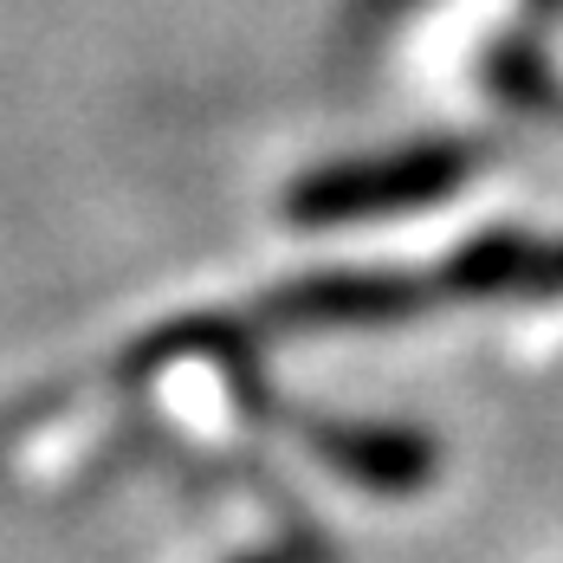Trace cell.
Listing matches in <instances>:
<instances>
[{
  "instance_id": "1",
  "label": "cell",
  "mask_w": 563,
  "mask_h": 563,
  "mask_svg": "<svg viewBox=\"0 0 563 563\" xmlns=\"http://www.w3.org/2000/svg\"><path fill=\"white\" fill-rule=\"evenodd\" d=\"M466 150L453 143H421V150H395V156H363L338 163L324 175H305L291 195L298 221H356V214H395V208H421L460 188Z\"/></svg>"
},
{
  "instance_id": "2",
  "label": "cell",
  "mask_w": 563,
  "mask_h": 563,
  "mask_svg": "<svg viewBox=\"0 0 563 563\" xmlns=\"http://www.w3.org/2000/svg\"><path fill=\"white\" fill-rule=\"evenodd\" d=\"M421 305V285L408 279H311L273 298V318L285 324H383Z\"/></svg>"
},
{
  "instance_id": "3",
  "label": "cell",
  "mask_w": 563,
  "mask_h": 563,
  "mask_svg": "<svg viewBox=\"0 0 563 563\" xmlns=\"http://www.w3.org/2000/svg\"><path fill=\"white\" fill-rule=\"evenodd\" d=\"M318 453L343 466L350 479L363 486H383V493H408L434 473V448L415 441V434H376V428H318L311 434Z\"/></svg>"
},
{
  "instance_id": "4",
  "label": "cell",
  "mask_w": 563,
  "mask_h": 563,
  "mask_svg": "<svg viewBox=\"0 0 563 563\" xmlns=\"http://www.w3.org/2000/svg\"><path fill=\"white\" fill-rule=\"evenodd\" d=\"M253 563H285V558H253Z\"/></svg>"
}]
</instances>
